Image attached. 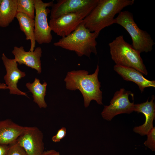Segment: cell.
<instances>
[{"instance_id": "obj_25", "label": "cell", "mask_w": 155, "mask_h": 155, "mask_svg": "<svg viewBox=\"0 0 155 155\" xmlns=\"http://www.w3.org/2000/svg\"><path fill=\"white\" fill-rule=\"evenodd\" d=\"M8 89V88L6 84L3 83H0V89Z\"/></svg>"}, {"instance_id": "obj_10", "label": "cell", "mask_w": 155, "mask_h": 155, "mask_svg": "<svg viewBox=\"0 0 155 155\" xmlns=\"http://www.w3.org/2000/svg\"><path fill=\"white\" fill-rule=\"evenodd\" d=\"M98 0H57L53 3L51 10L50 19L95 7Z\"/></svg>"}, {"instance_id": "obj_2", "label": "cell", "mask_w": 155, "mask_h": 155, "mask_svg": "<svg viewBox=\"0 0 155 155\" xmlns=\"http://www.w3.org/2000/svg\"><path fill=\"white\" fill-rule=\"evenodd\" d=\"M134 2V0H98L82 23L91 32H100L105 28L114 24L116 14Z\"/></svg>"}, {"instance_id": "obj_5", "label": "cell", "mask_w": 155, "mask_h": 155, "mask_svg": "<svg viewBox=\"0 0 155 155\" xmlns=\"http://www.w3.org/2000/svg\"><path fill=\"white\" fill-rule=\"evenodd\" d=\"M114 24L123 27L130 35L133 48L140 53L151 52L155 43L151 35L141 29L135 22L133 14L128 11H121L115 18Z\"/></svg>"}, {"instance_id": "obj_8", "label": "cell", "mask_w": 155, "mask_h": 155, "mask_svg": "<svg viewBox=\"0 0 155 155\" xmlns=\"http://www.w3.org/2000/svg\"><path fill=\"white\" fill-rule=\"evenodd\" d=\"M133 96L130 91L123 88L116 91L111 100L108 105H105L101 113L104 119L111 121L115 116L121 114H130L134 111V103L131 102L129 96Z\"/></svg>"}, {"instance_id": "obj_24", "label": "cell", "mask_w": 155, "mask_h": 155, "mask_svg": "<svg viewBox=\"0 0 155 155\" xmlns=\"http://www.w3.org/2000/svg\"><path fill=\"white\" fill-rule=\"evenodd\" d=\"M41 155H60L59 153L54 150L44 151Z\"/></svg>"}, {"instance_id": "obj_13", "label": "cell", "mask_w": 155, "mask_h": 155, "mask_svg": "<svg viewBox=\"0 0 155 155\" xmlns=\"http://www.w3.org/2000/svg\"><path fill=\"white\" fill-rule=\"evenodd\" d=\"M12 53L14 56V60L20 65L24 64L36 69L38 73H41L42 69L40 58L42 56V50L40 47H37L33 52H27L24 50L23 46H15Z\"/></svg>"}, {"instance_id": "obj_4", "label": "cell", "mask_w": 155, "mask_h": 155, "mask_svg": "<svg viewBox=\"0 0 155 155\" xmlns=\"http://www.w3.org/2000/svg\"><path fill=\"white\" fill-rule=\"evenodd\" d=\"M108 46L111 59L115 65L133 68L142 74L148 75L140 53L126 42L123 35L116 37Z\"/></svg>"}, {"instance_id": "obj_3", "label": "cell", "mask_w": 155, "mask_h": 155, "mask_svg": "<svg viewBox=\"0 0 155 155\" xmlns=\"http://www.w3.org/2000/svg\"><path fill=\"white\" fill-rule=\"evenodd\" d=\"M99 33L91 32L82 22L74 31L68 36L62 37L53 45L74 51L79 57L85 55L90 58L92 53L97 54L96 39Z\"/></svg>"}, {"instance_id": "obj_7", "label": "cell", "mask_w": 155, "mask_h": 155, "mask_svg": "<svg viewBox=\"0 0 155 155\" xmlns=\"http://www.w3.org/2000/svg\"><path fill=\"white\" fill-rule=\"evenodd\" d=\"M95 7L50 19L49 25L51 30L62 37L68 36L76 29Z\"/></svg>"}, {"instance_id": "obj_20", "label": "cell", "mask_w": 155, "mask_h": 155, "mask_svg": "<svg viewBox=\"0 0 155 155\" xmlns=\"http://www.w3.org/2000/svg\"><path fill=\"white\" fill-rule=\"evenodd\" d=\"M6 155H28L23 148L16 141L9 145V148Z\"/></svg>"}, {"instance_id": "obj_18", "label": "cell", "mask_w": 155, "mask_h": 155, "mask_svg": "<svg viewBox=\"0 0 155 155\" xmlns=\"http://www.w3.org/2000/svg\"><path fill=\"white\" fill-rule=\"evenodd\" d=\"M47 85L45 82L41 84L40 80L36 78L32 83L28 82L26 85V87L32 94L34 102L40 108H45L47 106L44 100Z\"/></svg>"}, {"instance_id": "obj_6", "label": "cell", "mask_w": 155, "mask_h": 155, "mask_svg": "<svg viewBox=\"0 0 155 155\" xmlns=\"http://www.w3.org/2000/svg\"><path fill=\"white\" fill-rule=\"evenodd\" d=\"M36 15L34 18V34L38 44L49 43L53 39L51 30L47 21V16L51 12L48 8L51 7L53 1L44 3L41 0H34Z\"/></svg>"}, {"instance_id": "obj_11", "label": "cell", "mask_w": 155, "mask_h": 155, "mask_svg": "<svg viewBox=\"0 0 155 155\" xmlns=\"http://www.w3.org/2000/svg\"><path fill=\"white\" fill-rule=\"evenodd\" d=\"M1 58L6 71L4 79L9 90V93L27 96L25 92L21 91L17 87L19 80L25 76V73L18 68V63L14 59L8 58L3 53Z\"/></svg>"}, {"instance_id": "obj_14", "label": "cell", "mask_w": 155, "mask_h": 155, "mask_svg": "<svg viewBox=\"0 0 155 155\" xmlns=\"http://www.w3.org/2000/svg\"><path fill=\"white\" fill-rule=\"evenodd\" d=\"M113 69L124 80L137 84L142 93L146 88L155 87V80L146 79L141 73L134 69L115 65Z\"/></svg>"}, {"instance_id": "obj_1", "label": "cell", "mask_w": 155, "mask_h": 155, "mask_svg": "<svg viewBox=\"0 0 155 155\" xmlns=\"http://www.w3.org/2000/svg\"><path fill=\"white\" fill-rule=\"evenodd\" d=\"M99 70L98 64L92 74H89L85 70H73L67 72L64 79L67 89L78 90L80 92L85 108L88 106L92 100H95L98 104H103L102 92L100 89L101 83L98 78Z\"/></svg>"}, {"instance_id": "obj_17", "label": "cell", "mask_w": 155, "mask_h": 155, "mask_svg": "<svg viewBox=\"0 0 155 155\" xmlns=\"http://www.w3.org/2000/svg\"><path fill=\"white\" fill-rule=\"evenodd\" d=\"M17 13V0H2L0 5V26H8Z\"/></svg>"}, {"instance_id": "obj_16", "label": "cell", "mask_w": 155, "mask_h": 155, "mask_svg": "<svg viewBox=\"0 0 155 155\" xmlns=\"http://www.w3.org/2000/svg\"><path fill=\"white\" fill-rule=\"evenodd\" d=\"M15 18L18 21L20 30L26 35V39L30 41L31 46L29 51H33L36 43L34 19L24 13L20 12H17Z\"/></svg>"}, {"instance_id": "obj_12", "label": "cell", "mask_w": 155, "mask_h": 155, "mask_svg": "<svg viewBox=\"0 0 155 155\" xmlns=\"http://www.w3.org/2000/svg\"><path fill=\"white\" fill-rule=\"evenodd\" d=\"M155 97L152 95L150 101L148 99L146 102L140 104H135L134 111L142 113L145 117V121L143 124L135 127L133 131L141 136L146 135L153 128V121L155 118Z\"/></svg>"}, {"instance_id": "obj_26", "label": "cell", "mask_w": 155, "mask_h": 155, "mask_svg": "<svg viewBox=\"0 0 155 155\" xmlns=\"http://www.w3.org/2000/svg\"><path fill=\"white\" fill-rule=\"evenodd\" d=\"M2 0H0V5L2 2Z\"/></svg>"}, {"instance_id": "obj_19", "label": "cell", "mask_w": 155, "mask_h": 155, "mask_svg": "<svg viewBox=\"0 0 155 155\" xmlns=\"http://www.w3.org/2000/svg\"><path fill=\"white\" fill-rule=\"evenodd\" d=\"M17 12L24 13L34 19L35 9L34 0H17Z\"/></svg>"}, {"instance_id": "obj_21", "label": "cell", "mask_w": 155, "mask_h": 155, "mask_svg": "<svg viewBox=\"0 0 155 155\" xmlns=\"http://www.w3.org/2000/svg\"><path fill=\"white\" fill-rule=\"evenodd\" d=\"M147 140L144 143V145L152 151L155 150V127L153 128L146 135Z\"/></svg>"}, {"instance_id": "obj_23", "label": "cell", "mask_w": 155, "mask_h": 155, "mask_svg": "<svg viewBox=\"0 0 155 155\" xmlns=\"http://www.w3.org/2000/svg\"><path fill=\"white\" fill-rule=\"evenodd\" d=\"M9 148V145L0 144V155H6Z\"/></svg>"}, {"instance_id": "obj_22", "label": "cell", "mask_w": 155, "mask_h": 155, "mask_svg": "<svg viewBox=\"0 0 155 155\" xmlns=\"http://www.w3.org/2000/svg\"><path fill=\"white\" fill-rule=\"evenodd\" d=\"M66 134V129L65 127H62L59 129L56 134L52 138V141L54 142H58L64 138Z\"/></svg>"}, {"instance_id": "obj_9", "label": "cell", "mask_w": 155, "mask_h": 155, "mask_svg": "<svg viewBox=\"0 0 155 155\" xmlns=\"http://www.w3.org/2000/svg\"><path fill=\"white\" fill-rule=\"evenodd\" d=\"M43 138V133L38 127L24 126L16 141L28 155H41L44 151Z\"/></svg>"}, {"instance_id": "obj_15", "label": "cell", "mask_w": 155, "mask_h": 155, "mask_svg": "<svg viewBox=\"0 0 155 155\" xmlns=\"http://www.w3.org/2000/svg\"><path fill=\"white\" fill-rule=\"evenodd\" d=\"M24 128L10 119L0 121V144L9 145L16 141Z\"/></svg>"}]
</instances>
